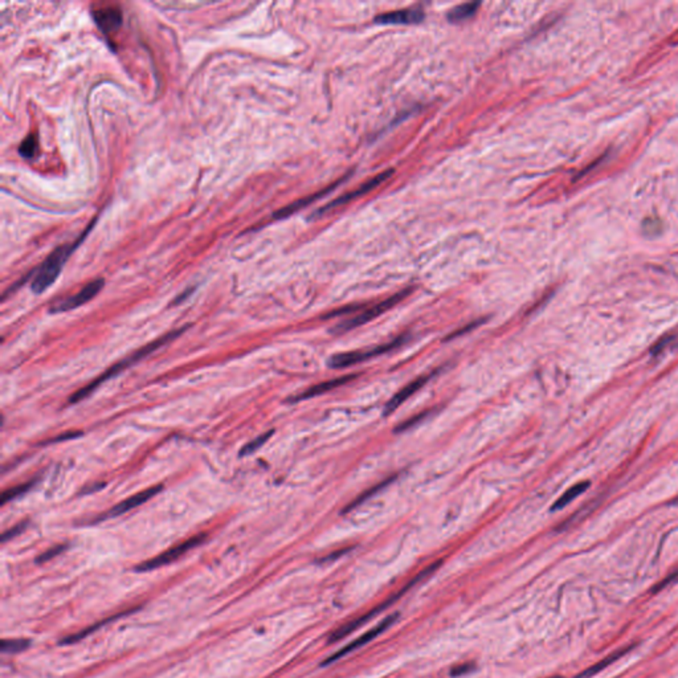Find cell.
<instances>
[{
	"mask_svg": "<svg viewBox=\"0 0 678 678\" xmlns=\"http://www.w3.org/2000/svg\"><path fill=\"white\" fill-rule=\"evenodd\" d=\"M470 670H473V665L472 663H463V665H458L456 666L452 670L453 677H458V676H463V675H467Z\"/></svg>",
	"mask_w": 678,
	"mask_h": 678,
	"instance_id": "27",
	"label": "cell"
},
{
	"mask_svg": "<svg viewBox=\"0 0 678 678\" xmlns=\"http://www.w3.org/2000/svg\"><path fill=\"white\" fill-rule=\"evenodd\" d=\"M30 647V641L27 640H23V639H15V640H4L3 644H1V649L3 652H8V653H16V652H21V650H26V649Z\"/></svg>",
	"mask_w": 678,
	"mask_h": 678,
	"instance_id": "24",
	"label": "cell"
},
{
	"mask_svg": "<svg viewBox=\"0 0 678 678\" xmlns=\"http://www.w3.org/2000/svg\"><path fill=\"white\" fill-rule=\"evenodd\" d=\"M93 226H94V222H91L89 228L85 232H82V235L80 236V239L77 242L61 245L59 248H56L49 256L46 257V261L39 267L37 271H35V277H33L32 284H30L32 290L36 294L44 293L46 289L57 280V277L60 276L61 271H62L64 264L73 253L75 248L80 245V242L85 239V236L88 235V232L91 231Z\"/></svg>",
	"mask_w": 678,
	"mask_h": 678,
	"instance_id": "2",
	"label": "cell"
},
{
	"mask_svg": "<svg viewBox=\"0 0 678 678\" xmlns=\"http://www.w3.org/2000/svg\"><path fill=\"white\" fill-rule=\"evenodd\" d=\"M404 341H406V337H402V338L393 339V341L389 342V344L377 345V347L370 348V350L337 354V355H332V358L329 359L328 364H329L330 368H345V367H350L353 364H358V363L368 361V359H371L374 357H377V355H382L384 353H389V351H391L393 348L400 346Z\"/></svg>",
	"mask_w": 678,
	"mask_h": 678,
	"instance_id": "4",
	"label": "cell"
},
{
	"mask_svg": "<svg viewBox=\"0 0 678 678\" xmlns=\"http://www.w3.org/2000/svg\"><path fill=\"white\" fill-rule=\"evenodd\" d=\"M187 328H188V326H186V328H183V329H178V330H175V332H168V334H166L165 337H162V338H159V339H157V341L151 342V344H149V345L142 347L139 351H136V353H134L133 355H129V357H126L125 359H122V361H120V362L116 363V364H114V366H113L110 370H107V371H106L105 374H102V375H100V377H97V379H94L91 383H89V384L87 386V387H82L81 390H78V391L75 392V393L71 396L69 402H71V403H78V402H81V400L87 399V398L91 395V392L94 391L96 389H98V386H100V384H102L104 382L109 380L110 377H116L117 374H120V373L123 371V370L129 368V367H130V366H133L134 363L139 362L141 359L146 358L149 354H151V353H152V351H155V350H158L159 347L165 346V345H167L168 342L174 341V339H175V338H178V337L181 335V332H184Z\"/></svg>",
	"mask_w": 678,
	"mask_h": 678,
	"instance_id": "1",
	"label": "cell"
},
{
	"mask_svg": "<svg viewBox=\"0 0 678 678\" xmlns=\"http://www.w3.org/2000/svg\"><path fill=\"white\" fill-rule=\"evenodd\" d=\"M65 548H66V546H65V544L55 546V547H52V548L46 550V553H43L40 557H37L36 562H37V563H44V562H48V560H51V559H53V557L60 555L61 553H62Z\"/></svg>",
	"mask_w": 678,
	"mask_h": 678,
	"instance_id": "25",
	"label": "cell"
},
{
	"mask_svg": "<svg viewBox=\"0 0 678 678\" xmlns=\"http://www.w3.org/2000/svg\"><path fill=\"white\" fill-rule=\"evenodd\" d=\"M332 187H334V186L329 187V188H326V190H322L321 193H318V194H316V195L307 196V197H305V199H301V200L294 202L293 204H290V206H287V207H285V208H283V210L276 212V213H274V217H277V219H284V217L290 216L292 213L298 211V210L302 208V207L309 206V204H310L313 200H316V199L321 197V196L326 195V194L329 193V190H332Z\"/></svg>",
	"mask_w": 678,
	"mask_h": 678,
	"instance_id": "16",
	"label": "cell"
},
{
	"mask_svg": "<svg viewBox=\"0 0 678 678\" xmlns=\"http://www.w3.org/2000/svg\"><path fill=\"white\" fill-rule=\"evenodd\" d=\"M204 539H206V534H199V535H196L194 538L187 539L186 542L181 543V544L175 546V547H171L170 550H167L163 554H161L158 557H152L150 560H146V562L141 563L139 566H136V571H139V573H146V571H151V570L163 567V566H166L168 563H172L174 560L179 559L187 551H190V550H193L196 546H199Z\"/></svg>",
	"mask_w": 678,
	"mask_h": 678,
	"instance_id": "6",
	"label": "cell"
},
{
	"mask_svg": "<svg viewBox=\"0 0 678 678\" xmlns=\"http://www.w3.org/2000/svg\"><path fill=\"white\" fill-rule=\"evenodd\" d=\"M357 377V375H345L342 377H337V379H332V380H328V382H323V383H319V384H316L310 389H307L306 391L301 392L293 398L289 399V402H301V400H306V399H312L314 396H318V395H322L325 392L332 391L334 389L337 387H341L344 384H347L348 382L354 380Z\"/></svg>",
	"mask_w": 678,
	"mask_h": 678,
	"instance_id": "13",
	"label": "cell"
},
{
	"mask_svg": "<svg viewBox=\"0 0 678 678\" xmlns=\"http://www.w3.org/2000/svg\"><path fill=\"white\" fill-rule=\"evenodd\" d=\"M677 580L678 570L677 571H675V573H672L669 578L663 579V582H661V583H660L657 587L654 588V591H661V589H663V588L666 587V586H669V585H672V583H675V582H677Z\"/></svg>",
	"mask_w": 678,
	"mask_h": 678,
	"instance_id": "28",
	"label": "cell"
},
{
	"mask_svg": "<svg viewBox=\"0 0 678 678\" xmlns=\"http://www.w3.org/2000/svg\"><path fill=\"white\" fill-rule=\"evenodd\" d=\"M440 564H441V560H437V562H435L434 564L428 566L427 569H424L422 571L418 573V575H416V576H415L412 580H409V582H408L407 586L400 588L398 592H395V595L390 596L387 600H384L383 603H380V605H377V607H375V608H373L371 611H368L367 614H364V615L359 616V618H353V620L347 621V623H345V624H342V625H341L338 630H335V631L330 634L329 641H330V643L339 641V640H342V639H344L345 636H347V634H350V633L357 631L358 628H361L362 625H364L367 621H370V620L374 618L375 615H377L379 612H382V611H384L386 608L391 607L392 604L395 603L396 600H399V599H400V598H402V596H403L406 592H408L411 588L413 587V586H416L418 583H420V582L424 580L425 578H428L431 573H435V571L437 570V567H438Z\"/></svg>",
	"mask_w": 678,
	"mask_h": 678,
	"instance_id": "3",
	"label": "cell"
},
{
	"mask_svg": "<svg viewBox=\"0 0 678 678\" xmlns=\"http://www.w3.org/2000/svg\"><path fill=\"white\" fill-rule=\"evenodd\" d=\"M93 17L97 27L110 36L121 28L122 12L118 7H105L93 11Z\"/></svg>",
	"mask_w": 678,
	"mask_h": 678,
	"instance_id": "10",
	"label": "cell"
},
{
	"mask_svg": "<svg viewBox=\"0 0 678 678\" xmlns=\"http://www.w3.org/2000/svg\"><path fill=\"white\" fill-rule=\"evenodd\" d=\"M36 481H30V483H23V485H17L15 488L12 489H8L3 493V497H1V505H6L7 502L15 499V498L20 497L23 494H26L30 488L35 485Z\"/></svg>",
	"mask_w": 678,
	"mask_h": 678,
	"instance_id": "21",
	"label": "cell"
},
{
	"mask_svg": "<svg viewBox=\"0 0 678 678\" xmlns=\"http://www.w3.org/2000/svg\"><path fill=\"white\" fill-rule=\"evenodd\" d=\"M589 488V483L588 481H585V483H576L573 485V488H570L569 490H566V493H563V496L560 498H557V502L554 503L553 506V510H559V509H563L564 506H567L570 502H573L575 498L579 497L582 493H585Z\"/></svg>",
	"mask_w": 678,
	"mask_h": 678,
	"instance_id": "17",
	"label": "cell"
},
{
	"mask_svg": "<svg viewBox=\"0 0 678 678\" xmlns=\"http://www.w3.org/2000/svg\"><path fill=\"white\" fill-rule=\"evenodd\" d=\"M27 526H28V522H21V524H17L16 526H14L12 528H10V530H7V531L3 534L1 541H3V542H7V541H10V539L15 538V537H17V535H20V534H21V533H23V531L27 528Z\"/></svg>",
	"mask_w": 678,
	"mask_h": 678,
	"instance_id": "26",
	"label": "cell"
},
{
	"mask_svg": "<svg viewBox=\"0 0 678 678\" xmlns=\"http://www.w3.org/2000/svg\"><path fill=\"white\" fill-rule=\"evenodd\" d=\"M271 435H273V431H269V432H267V434H262L261 436L256 437L255 440L249 441L247 445H244V447H242L240 456H249V454L256 452V451H258V449H260V448H261V447H262V445H264V444L268 441V438H269Z\"/></svg>",
	"mask_w": 678,
	"mask_h": 678,
	"instance_id": "23",
	"label": "cell"
},
{
	"mask_svg": "<svg viewBox=\"0 0 678 678\" xmlns=\"http://www.w3.org/2000/svg\"><path fill=\"white\" fill-rule=\"evenodd\" d=\"M391 175H392V170H389V171H384V172H382V174H379L377 177H375V178H373L371 181H366L364 184H362V186H361V187H359L358 190H355L354 193H351V194H347L346 196H341V197H338V199H337L335 202H332V203H330V204H328V206H325V207H322L321 210H318V215H319V213H323V212L329 211V210H332V208H335V207H338V206H341V204H345V203H348V202H350L351 199H354V197H358V196H362L363 194H366V193H368V191H371L373 188H375V187H377L379 184H382L383 181H387V179H389V178H390Z\"/></svg>",
	"mask_w": 678,
	"mask_h": 678,
	"instance_id": "12",
	"label": "cell"
},
{
	"mask_svg": "<svg viewBox=\"0 0 678 678\" xmlns=\"http://www.w3.org/2000/svg\"><path fill=\"white\" fill-rule=\"evenodd\" d=\"M480 7V3H465V4H460L457 7L452 8L449 12H448V20L452 21V23H458V21H464L467 20L469 17L476 14L477 8Z\"/></svg>",
	"mask_w": 678,
	"mask_h": 678,
	"instance_id": "18",
	"label": "cell"
},
{
	"mask_svg": "<svg viewBox=\"0 0 678 678\" xmlns=\"http://www.w3.org/2000/svg\"><path fill=\"white\" fill-rule=\"evenodd\" d=\"M393 480H395V477H391V479H387V480H384V481H382V483H377V485H375V486H373V488H371V489H368L367 492H363L362 494H361L359 497L357 498V499H354V501H353V502H351V503H350V505L347 506L346 509L344 510V512H350V510H353L354 508H357V506H359V505H361V503H363V502H364L366 499H368V498L373 497V496H374L375 493H377L379 490H382L383 488H386L387 485H390V483H391V481H393Z\"/></svg>",
	"mask_w": 678,
	"mask_h": 678,
	"instance_id": "19",
	"label": "cell"
},
{
	"mask_svg": "<svg viewBox=\"0 0 678 678\" xmlns=\"http://www.w3.org/2000/svg\"><path fill=\"white\" fill-rule=\"evenodd\" d=\"M163 489L162 485H158V486H152V488H149L143 492H139L136 493L134 496L122 501L120 503H117L114 508H111L109 512H104L97 521H104V519H109V518H114V517H118V515H122L125 512H130L133 509H136L138 506L143 505L146 501H149L152 497H155L161 490Z\"/></svg>",
	"mask_w": 678,
	"mask_h": 678,
	"instance_id": "9",
	"label": "cell"
},
{
	"mask_svg": "<svg viewBox=\"0 0 678 678\" xmlns=\"http://www.w3.org/2000/svg\"><path fill=\"white\" fill-rule=\"evenodd\" d=\"M550 678H562V677H559V676H555V677H550Z\"/></svg>",
	"mask_w": 678,
	"mask_h": 678,
	"instance_id": "29",
	"label": "cell"
},
{
	"mask_svg": "<svg viewBox=\"0 0 678 678\" xmlns=\"http://www.w3.org/2000/svg\"><path fill=\"white\" fill-rule=\"evenodd\" d=\"M104 285H105V281L102 278L93 280L88 285L82 287L78 293L52 305L49 312L51 313H65V312L75 310L77 307H80V306H82V305H85V303L93 300L102 290Z\"/></svg>",
	"mask_w": 678,
	"mask_h": 678,
	"instance_id": "8",
	"label": "cell"
},
{
	"mask_svg": "<svg viewBox=\"0 0 678 678\" xmlns=\"http://www.w3.org/2000/svg\"><path fill=\"white\" fill-rule=\"evenodd\" d=\"M129 612H130V611H125V612H122V614H117V615H116V616H113V618H105L104 621H101V623H97V624H94L93 627H91V628H88V630H84V631H81V632L75 633V634H71V636H68V637H65V639H62V640H61V644H73V643H75V641H78V640H81V639H84V637H85V636H87L88 633L93 632V631H96L97 628H100V627H101L102 624H106V623H109V621H111V620H114V618H120L121 615H125V614H129Z\"/></svg>",
	"mask_w": 678,
	"mask_h": 678,
	"instance_id": "20",
	"label": "cell"
},
{
	"mask_svg": "<svg viewBox=\"0 0 678 678\" xmlns=\"http://www.w3.org/2000/svg\"><path fill=\"white\" fill-rule=\"evenodd\" d=\"M632 648V645H628V647H625V648L618 649V650H616L615 653H612V654H609V656L604 657L603 660H600L599 663H596L595 665L589 666L587 670L582 672V673H580V675H579V676H578L576 678H591L592 676H595V675L600 673V672H602L603 669H605L607 666H609L611 663L618 661V659H621L623 656H625V654H627V653H628V652H630V650H631Z\"/></svg>",
	"mask_w": 678,
	"mask_h": 678,
	"instance_id": "15",
	"label": "cell"
},
{
	"mask_svg": "<svg viewBox=\"0 0 678 678\" xmlns=\"http://www.w3.org/2000/svg\"><path fill=\"white\" fill-rule=\"evenodd\" d=\"M408 294H409V290H403V292L392 296V297H390L386 301L379 302L377 305H374V306L366 309L361 314H358V316H354V318H350V319H347L345 322H342L335 329H332V332H335L342 334V332H350V330H354V329L359 328V326L366 325L367 322L375 319L377 316H382L383 313H386L387 310H390L396 303H399L403 298H406Z\"/></svg>",
	"mask_w": 678,
	"mask_h": 678,
	"instance_id": "5",
	"label": "cell"
},
{
	"mask_svg": "<svg viewBox=\"0 0 678 678\" xmlns=\"http://www.w3.org/2000/svg\"><path fill=\"white\" fill-rule=\"evenodd\" d=\"M424 12L419 8L399 10L375 17L377 24H418L424 20Z\"/></svg>",
	"mask_w": 678,
	"mask_h": 678,
	"instance_id": "11",
	"label": "cell"
},
{
	"mask_svg": "<svg viewBox=\"0 0 678 678\" xmlns=\"http://www.w3.org/2000/svg\"><path fill=\"white\" fill-rule=\"evenodd\" d=\"M399 618V614H392L390 616L383 618L379 624H377L374 628H371L370 631H367L366 633H363L362 636H359L358 639H355L354 641L348 643L346 647H344L342 649H339L338 652H335L334 654H332L326 661H323L322 665H329V663H334L342 657H345L348 653L354 652L355 649L362 648L366 644L371 643L374 639H377L379 634L384 632L386 630H389L391 627L392 624Z\"/></svg>",
	"mask_w": 678,
	"mask_h": 678,
	"instance_id": "7",
	"label": "cell"
},
{
	"mask_svg": "<svg viewBox=\"0 0 678 678\" xmlns=\"http://www.w3.org/2000/svg\"><path fill=\"white\" fill-rule=\"evenodd\" d=\"M432 375H424V377H419L415 380H412L409 384H407L404 389H402L400 391L398 392L396 395H393L391 400L386 404V408H384V415H390L392 413L395 409L398 407H400L407 399H409L412 395H415L416 392L419 390H422L424 387V384L427 382H429Z\"/></svg>",
	"mask_w": 678,
	"mask_h": 678,
	"instance_id": "14",
	"label": "cell"
},
{
	"mask_svg": "<svg viewBox=\"0 0 678 678\" xmlns=\"http://www.w3.org/2000/svg\"><path fill=\"white\" fill-rule=\"evenodd\" d=\"M37 149H39V141H37V136L36 134H30L27 136L23 143L20 145V149H19V152L20 155H23L24 158H33L37 152Z\"/></svg>",
	"mask_w": 678,
	"mask_h": 678,
	"instance_id": "22",
	"label": "cell"
}]
</instances>
